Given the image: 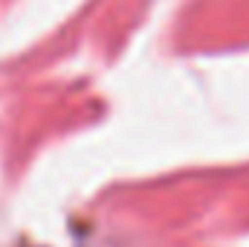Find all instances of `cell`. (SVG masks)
Instances as JSON below:
<instances>
[]
</instances>
